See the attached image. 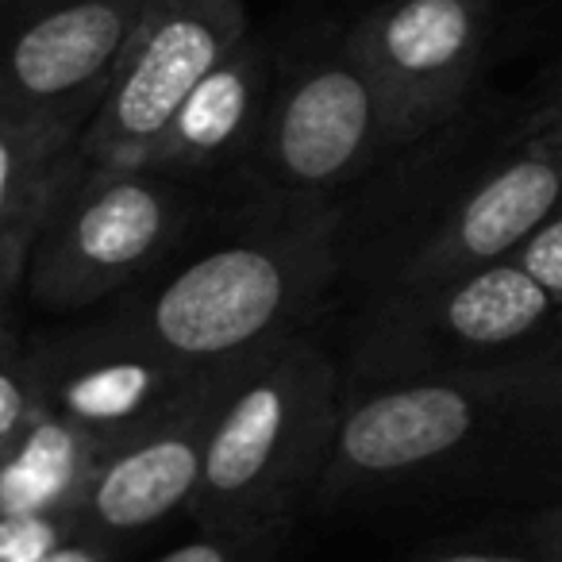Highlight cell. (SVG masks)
<instances>
[{"label":"cell","mask_w":562,"mask_h":562,"mask_svg":"<svg viewBox=\"0 0 562 562\" xmlns=\"http://www.w3.org/2000/svg\"><path fill=\"white\" fill-rule=\"evenodd\" d=\"M562 462V355L490 370L347 382L316 508Z\"/></svg>","instance_id":"6da1fadb"},{"label":"cell","mask_w":562,"mask_h":562,"mask_svg":"<svg viewBox=\"0 0 562 562\" xmlns=\"http://www.w3.org/2000/svg\"><path fill=\"white\" fill-rule=\"evenodd\" d=\"M344 220L331 201L278 196L109 316L189 367L216 370L308 328L339 273Z\"/></svg>","instance_id":"7a4b0ae2"},{"label":"cell","mask_w":562,"mask_h":562,"mask_svg":"<svg viewBox=\"0 0 562 562\" xmlns=\"http://www.w3.org/2000/svg\"><path fill=\"white\" fill-rule=\"evenodd\" d=\"M344 393L336 355L308 328L224 367L189 505L196 528L285 536L316 497Z\"/></svg>","instance_id":"3957f363"},{"label":"cell","mask_w":562,"mask_h":562,"mask_svg":"<svg viewBox=\"0 0 562 562\" xmlns=\"http://www.w3.org/2000/svg\"><path fill=\"white\" fill-rule=\"evenodd\" d=\"M562 355V313L516 258L439 281H390L362 316L351 385Z\"/></svg>","instance_id":"277c9868"},{"label":"cell","mask_w":562,"mask_h":562,"mask_svg":"<svg viewBox=\"0 0 562 562\" xmlns=\"http://www.w3.org/2000/svg\"><path fill=\"white\" fill-rule=\"evenodd\" d=\"M193 186L150 166L74 158L27 258L24 293L47 313L120 301L162 270L193 227Z\"/></svg>","instance_id":"5b68a950"},{"label":"cell","mask_w":562,"mask_h":562,"mask_svg":"<svg viewBox=\"0 0 562 562\" xmlns=\"http://www.w3.org/2000/svg\"><path fill=\"white\" fill-rule=\"evenodd\" d=\"M497 0H390L347 32L382 101L385 150L443 132L467 109Z\"/></svg>","instance_id":"8992f818"},{"label":"cell","mask_w":562,"mask_h":562,"mask_svg":"<svg viewBox=\"0 0 562 562\" xmlns=\"http://www.w3.org/2000/svg\"><path fill=\"white\" fill-rule=\"evenodd\" d=\"M385 155L382 101L347 43L273 81L250 170L270 193L331 201Z\"/></svg>","instance_id":"52a82bcc"},{"label":"cell","mask_w":562,"mask_h":562,"mask_svg":"<svg viewBox=\"0 0 562 562\" xmlns=\"http://www.w3.org/2000/svg\"><path fill=\"white\" fill-rule=\"evenodd\" d=\"M250 32L243 0H150L78 139L81 158L143 166L186 97Z\"/></svg>","instance_id":"ba28073f"},{"label":"cell","mask_w":562,"mask_h":562,"mask_svg":"<svg viewBox=\"0 0 562 562\" xmlns=\"http://www.w3.org/2000/svg\"><path fill=\"white\" fill-rule=\"evenodd\" d=\"M150 0H0V112L86 132Z\"/></svg>","instance_id":"9c48e42d"},{"label":"cell","mask_w":562,"mask_h":562,"mask_svg":"<svg viewBox=\"0 0 562 562\" xmlns=\"http://www.w3.org/2000/svg\"><path fill=\"white\" fill-rule=\"evenodd\" d=\"M47 413L93 431L109 447L173 413L216 370L189 367L104 313L93 324L27 344Z\"/></svg>","instance_id":"30bf717a"},{"label":"cell","mask_w":562,"mask_h":562,"mask_svg":"<svg viewBox=\"0 0 562 562\" xmlns=\"http://www.w3.org/2000/svg\"><path fill=\"white\" fill-rule=\"evenodd\" d=\"M559 204L562 170L536 135L520 132L497 162L443 204L431 232L416 239L393 281H439L505 262Z\"/></svg>","instance_id":"8fae6325"},{"label":"cell","mask_w":562,"mask_h":562,"mask_svg":"<svg viewBox=\"0 0 562 562\" xmlns=\"http://www.w3.org/2000/svg\"><path fill=\"white\" fill-rule=\"evenodd\" d=\"M220 374L224 367L201 390L189 393L173 413L158 416L155 424L109 447L78 508L81 528L124 543L178 513L189 516L201 485L204 439H209Z\"/></svg>","instance_id":"7c38bea8"},{"label":"cell","mask_w":562,"mask_h":562,"mask_svg":"<svg viewBox=\"0 0 562 562\" xmlns=\"http://www.w3.org/2000/svg\"><path fill=\"white\" fill-rule=\"evenodd\" d=\"M273 81L278 74L270 47L255 32H247L186 97L143 166L193 186L196 178L250 162Z\"/></svg>","instance_id":"4fadbf2b"},{"label":"cell","mask_w":562,"mask_h":562,"mask_svg":"<svg viewBox=\"0 0 562 562\" xmlns=\"http://www.w3.org/2000/svg\"><path fill=\"white\" fill-rule=\"evenodd\" d=\"M78 132L0 112V293L16 301L40 227L78 158Z\"/></svg>","instance_id":"5bb4252c"},{"label":"cell","mask_w":562,"mask_h":562,"mask_svg":"<svg viewBox=\"0 0 562 562\" xmlns=\"http://www.w3.org/2000/svg\"><path fill=\"white\" fill-rule=\"evenodd\" d=\"M109 443L43 408L0 454V516H74Z\"/></svg>","instance_id":"9a60e30c"},{"label":"cell","mask_w":562,"mask_h":562,"mask_svg":"<svg viewBox=\"0 0 562 562\" xmlns=\"http://www.w3.org/2000/svg\"><path fill=\"white\" fill-rule=\"evenodd\" d=\"M420 562H562V497L493 531L439 547Z\"/></svg>","instance_id":"2e32d148"},{"label":"cell","mask_w":562,"mask_h":562,"mask_svg":"<svg viewBox=\"0 0 562 562\" xmlns=\"http://www.w3.org/2000/svg\"><path fill=\"white\" fill-rule=\"evenodd\" d=\"M40 413L43 401L27 344H20L16 336L0 339V454Z\"/></svg>","instance_id":"e0dca14e"},{"label":"cell","mask_w":562,"mask_h":562,"mask_svg":"<svg viewBox=\"0 0 562 562\" xmlns=\"http://www.w3.org/2000/svg\"><path fill=\"white\" fill-rule=\"evenodd\" d=\"M78 528L74 516H0V562H40Z\"/></svg>","instance_id":"ac0fdd59"},{"label":"cell","mask_w":562,"mask_h":562,"mask_svg":"<svg viewBox=\"0 0 562 562\" xmlns=\"http://www.w3.org/2000/svg\"><path fill=\"white\" fill-rule=\"evenodd\" d=\"M278 547L273 536H227V531H204L186 543L170 547L155 562H266Z\"/></svg>","instance_id":"d6986e66"},{"label":"cell","mask_w":562,"mask_h":562,"mask_svg":"<svg viewBox=\"0 0 562 562\" xmlns=\"http://www.w3.org/2000/svg\"><path fill=\"white\" fill-rule=\"evenodd\" d=\"M513 258L543 285L547 297L562 313V204L520 243V250Z\"/></svg>","instance_id":"ffe728a7"},{"label":"cell","mask_w":562,"mask_h":562,"mask_svg":"<svg viewBox=\"0 0 562 562\" xmlns=\"http://www.w3.org/2000/svg\"><path fill=\"white\" fill-rule=\"evenodd\" d=\"M40 562H120V543L97 531H70L55 551H47Z\"/></svg>","instance_id":"44dd1931"},{"label":"cell","mask_w":562,"mask_h":562,"mask_svg":"<svg viewBox=\"0 0 562 562\" xmlns=\"http://www.w3.org/2000/svg\"><path fill=\"white\" fill-rule=\"evenodd\" d=\"M520 132H524V135H536L539 147H543L547 155L554 158V166H559V170H562V112H554V116L539 120V124L520 127Z\"/></svg>","instance_id":"7402d4cb"},{"label":"cell","mask_w":562,"mask_h":562,"mask_svg":"<svg viewBox=\"0 0 562 562\" xmlns=\"http://www.w3.org/2000/svg\"><path fill=\"white\" fill-rule=\"evenodd\" d=\"M554 112H562V63H559V70L551 74V81H547L543 97H539V104L531 109V116L524 120V127H528V124H539V120L554 116Z\"/></svg>","instance_id":"603a6c76"},{"label":"cell","mask_w":562,"mask_h":562,"mask_svg":"<svg viewBox=\"0 0 562 562\" xmlns=\"http://www.w3.org/2000/svg\"><path fill=\"white\" fill-rule=\"evenodd\" d=\"M16 336V328H12V301L0 293V339Z\"/></svg>","instance_id":"cb8c5ba5"}]
</instances>
